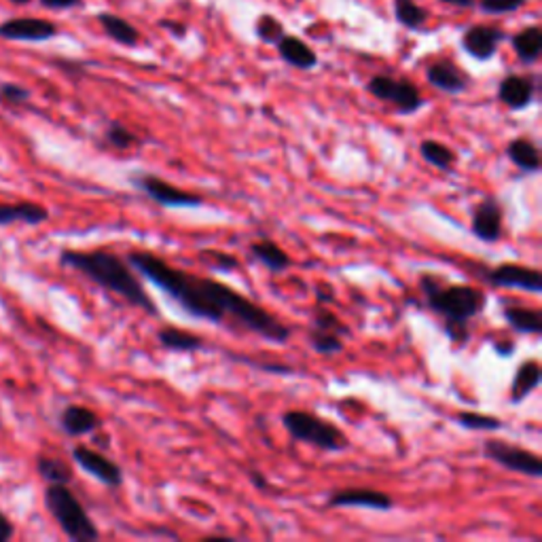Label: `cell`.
<instances>
[{"mask_svg":"<svg viewBox=\"0 0 542 542\" xmlns=\"http://www.w3.org/2000/svg\"><path fill=\"white\" fill-rule=\"evenodd\" d=\"M125 261L138 276L166 293L193 318L210 320L237 333H252L276 345L288 344L293 335V331L276 314L223 282L182 271L150 250H131Z\"/></svg>","mask_w":542,"mask_h":542,"instance_id":"obj_1","label":"cell"},{"mask_svg":"<svg viewBox=\"0 0 542 542\" xmlns=\"http://www.w3.org/2000/svg\"><path fill=\"white\" fill-rule=\"evenodd\" d=\"M81 0H41L43 7L47 9H55V11H62V9H73L77 7Z\"/></svg>","mask_w":542,"mask_h":542,"instance_id":"obj_41","label":"cell"},{"mask_svg":"<svg viewBox=\"0 0 542 542\" xmlns=\"http://www.w3.org/2000/svg\"><path fill=\"white\" fill-rule=\"evenodd\" d=\"M507 39V34L500 28L488 26V24H479V26H470L462 36L464 52L479 62H488L498 53L500 43Z\"/></svg>","mask_w":542,"mask_h":542,"instance_id":"obj_14","label":"cell"},{"mask_svg":"<svg viewBox=\"0 0 542 542\" xmlns=\"http://www.w3.org/2000/svg\"><path fill=\"white\" fill-rule=\"evenodd\" d=\"M542 382V369L538 361H526L519 364L517 373L510 383V402L519 405L521 401H526Z\"/></svg>","mask_w":542,"mask_h":542,"instance_id":"obj_22","label":"cell"},{"mask_svg":"<svg viewBox=\"0 0 542 542\" xmlns=\"http://www.w3.org/2000/svg\"><path fill=\"white\" fill-rule=\"evenodd\" d=\"M445 5H453V7H462V9H470L475 7V0H440Z\"/></svg>","mask_w":542,"mask_h":542,"instance_id":"obj_43","label":"cell"},{"mask_svg":"<svg viewBox=\"0 0 542 542\" xmlns=\"http://www.w3.org/2000/svg\"><path fill=\"white\" fill-rule=\"evenodd\" d=\"M199 258L210 265L214 271H225V274H229L233 269H239V258L223 250H201Z\"/></svg>","mask_w":542,"mask_h":542,"instance_id":"obj_35","label":"cell"},{"mask_svg":"<svg viewBox=\"0 0 542 542\" xmlns=\"http://www.w3.org/2000/svg\"><path fill=\"white\" fill-rule=\"evenodd\" d=\"M104 142L109 149L115 150H130L140 144V136L136 131H131L130 128H125L123 123L112 121L109 123V128L104 131Z\"/></svg>","mask_w":542,"mask_h":542,"instance_id":"obj_32","label":"cell"},{"mask_svg":"<svg viewBox=\"0 0 542 542\" xmlns=\"http://www.w3.org/2000/svg\"><path fill=\"white\" fill-rule=\"evenodd\" d=\"M49 220V210L36 201H17V204H3L0 201V227L24 223L39 227Z\"/></svg>","mask_w":542,"mask_h":542,"instance_id":"obj_18","label":"cell"},{"mask_svg":"<svg viewBox=\"0 0 542 542\" xmlns=\"http://www.w3.org/2000/svg\"><path fill=\"white\" fill-rule=\"evenodd\" d=\"M282 426L295 440L316 447V450L339 453L350 447L348 434L342 428L331 424L329 420L318 418L316 413L291 409V411L282 413Z\"/></svg>","mask_w":542,"mask_h":542,"instance_id":"obj_5","label":"cell"},{"mask_svg":"<svg viewBox=\"0 0 542 542\" xmlns=\"http://www.w3.org/2000/svg\"><path fill=\"white\" fill-rule=\"evenodd\" d=\"M45 507L66 538L73 542H93L100 538V529L87 513L74 491L64 483H47Z\"/></svg>","mask_w":542,"mask_h":542,"instance_id":"obj_4","label":"cell"},{"mask_svg":"<svg viewBox=\"0 0 542 542\" xmlns=\"http://www.w3.org/2000/svg\"><path fill=\"white\" fill-rule=\"evenodd\" d=\"M36 472L43 481L47 483H64L68 485L74 479V472L71 464H66L64 460L53 458V456H41L36 458Z\"/></svg>","mask_w":542,"mask_h":542,"instance_id":"obj_28","label":"cell"},{"mask_svg":"<svg viewBox=\"0 0 542 542\" xmlns=\"http://www.w3.org/2000/svg\"><path fill=\"white\" fill-rule=\"evenodd\" d=\"M470 231L479 242L494 244L502 237L504 231V210L496 198H485L472 210Z\"/></svg>","mask_w":542,"mask_h":542,"instance_id":"obj_12","label":"cell"},{"mask_svg":"<svg viewBox=\"0 0 542 542\" xmlns=\"http://www.w3.org/2000/svg\"><path fill=\"white\" fill-rule=\"evenodd\" d=\"M62 267L79 271L93 285H98L104 291H109L117 297H121L125 304L138 307L149 316H160V307L144 288L142 280L138 278L136 271L130 267V263L111 250H74L64 248L60 252Z\"/></svg>","mask_w":542,"mask_h":542,"instance_id":"obj_2","label":"cell"},{"mask_svg":"<svg viewBox=\"0 0 542 542\" xmlns=\"http://www.w3.org/2000/svg\"><path fill=\"white\" fill-rule=\"evenodd\" d=\"M507 157L526 174H536L540 169V150L527 136L513 138L507 147Z\"/></svg>","mask_w":542,"mask_h":542,"instance_id":"obj_24","label":"cell"},{"mask_svg":"<svg viewBox=\"0 0 542 542\" xmlns=\"http://www.w3.org/2000/svg\"><path fill=\"white\" fill-rule=\"evenodd\" d=\"M248 475H250V483L255 485L256 489H261V491L269 489V481H267V479L263 477V472H258V470H250Z\"/></svg>","mask_w":542,"mask_h":542,"instance_id":"obj_42","label":"cell"},{"mask_svg":"<svg viewBox=\"0 0 542 542\" xmlns=\"http://www.w3.org/2000/svg\"><path fill=\"white\" fill-rule=\"evenodd\" d=\"M310 326H316V329H324V331H331V333H337V335H342L344 339L352 335V329L348 324L344 323L342 318L337 316L335 312L329 310L324 304H316L312 312V323Z\"/></svg>","mask_w":542,"mask_h":542,"instance_id":"obj_30","label":"cell"},{"mask_svg":"<svg viewBox=\"0 0 542 542\" xmlns=\"http://www.w3.org/2000/svg\"><path fill=\"white\" fill-rule=\"evenodd\" d=\"M100 426H102L100 415L85 405H68L60 413V428L68 437H85V434L96 432Z\"/></svg>","mask_w":542,"mask_h":542,"instance_id":"obj_17","label":"cell"},{"mask_svg":"<svg viewBox=\"0 0 542 542\" xmlns=\"http://www.w3.org/2000/svg\"><path fill=\"white\" fill-rule=\"evenodd\" d=\"M527 0H479V7L485 14L491 15H504V14H515L519 11Z\"/></svg>","mask_w":542,"mask_h":542,"instance_id":"obj_37","label":"cell"},{"mask_svg":"<svg viewBox=\"0 0 542 542\" xmlns=\"http://www.w3.org/2000/svg\"><path fill=\"white\" fill-rule=\"evenodd\" d=\"M420 291L426 307L443 320V331L453 344L466 345L470 339V320L488 307V295L470 285H450L443 276L421 274Z\"/></svg>","mask_w":542,"mask_h":542,"instance_id":"obj_3","label":"cell"},{"mask_svg":"<svg viewBox=\"0 0 542 542\" xmlns=\"http://www.w3.org/2000/svg\"><path fill=\"white\" fill-rule=\"evenodd\" d=\"M498 98L510 111L527 109L536 98V81L527 74H507L498 85Z\"/></svg>","mask_w":542,"mask_h":542,"instance_id":"obj_15","label":"cell"},{"mask_svg":"<svg viewBox=\"0 0 542 542\" xmlns=\"http://www.w3.org/2000/svg\"><path fill=\"white\" fill-rule=\"evenodd\" d=\"M367 92L382 102L392 104L399 115H413L424 106V98L418 87L407 79H394L388 74H375L369 79Z\"/></svg>","mask_w":542,"mask_h":542,"instance_id":"obj_6","label":"cell"},{"mask_svg":"<svg viewBox=\"0 0 542 542\" xmlns=\"http://www.w3.org/2000/svg\"><path fill=\"white\" fill-rule=\"evenodd\" d=\"M394 15L407 30H420L428 20V14L415 0H394Z\"/></svg>","mask_w":542,"mask_h":542,"instance_id":"obj_31","label":"cell"},{"mask_svg":"<svg viewBox=\"0 0 542 542\" xmlns=\"http://www.w3.org/2000/svg\"><path fill=\"white\" fill-rule=\"evenodd\" d=\"M11 3H14V5H28L30 0H11Z\"/></svg>","mask_w":542,"mask_h":542,"instance_id":"obj_44","label":"cell"},{"mask_svg":"<svg viewBox=\"0 0 542 542\" xmlns=\"http://www.w3.org/2000/svg\"><path fill=\"white\" fill-rule=\"evenodd\" d=\"M485 280L496 288H517V291H526L534 295L542 291L540 271L517 263L498 265V267L489 269L488 274H485Z\"/></svg>","mask_w":542,"mask_h":542,"instance_id":"obj_11","label":"cell"},{"mask_svg":"<svg viewBox=\"0 0 542 542\" xmlns=\"http://www.w3.org/2000/svg\"><path fill=\"white\" fill-rule=\"evenodd\" d=\"M502 316L510 329L521 335H540L542 333V312L538 307L507 305L502 310Z\"/></svg>","mask_w":542,"mask_h":542,"instance_id":"obj_23","label":"cell"},{"mask_svg":"<svg viewBox=\"0 0 542 542\" xmlns=\"http://www.w3.org/2000/svg\"><path fill=\"white\" fill-rule=\"evenodd\" d=\"M98 22L106 33V36H111L112 41L119 43V45L136 47L138 41H140V33H138L128 20H123V17L112 14H100Z\"/></svg>","mask_w":542,"mask_h":542,"instance_id":"obj_25","label":"cell"},{"mask_svg":"<svg viewBox=\"0 0 542 542\" xmlns=\"http://www.w3.org/2000/svg\"><path fill=\"white\" fill-rule=\"evenodd\" d=\"M307 342H310L314 352H318V354L323 356L342 354L345 348L342 335L324 329H316V326H310V329H307Z\"/></svg>","mask_w":542,"mask_h":542,"instance_id":"obj_29","label":"cell"},{"mask_svg":"<svg viewBox=\"0 0 542 542\" xmlns=\"http://www.w3.org/2000/svg\"><path fill=\"white\" fill-rule=\"evenodd\" d=\"M131 187L138 189L153 199L161 208H199L204 206V198L199 193L185 191V189L172 185V182L160 179V176L142 172L130 176Z\"/></svg>","mask_w":542,"mask_h":542,"instance_id":"obj_7","label":"cell"},{"mask_svg":"<svg viewBox=\"0 0 542 542\" xmlns=\"http://www.w3.org/2000/svg\"><path fill=\"white\" fill-rule=\"evenodd\" d=\"M250 256L263 265L265 269H269L271 274H282L293 265V258L288 256V252L274 242V239H256V242L248 244Z\"/></svg>","mask_w":542,"mask_h":542,"instance_id":"obj_19","label":"cell"},{"mask_svg":"<svg viewBox=\"0 0 542 542\" xmlns=\"http://www.w3.org/2000/svg\"><path fill=\"white\" fill-rule=\"evenodd\" d=\"M71 456L77 466H81L87 475H92L96 481L104 483L106 488H121L123 485V469L111 458H106L102 451L92 450L87 445L73 447Z\"/></svg>","mask_w":542,"mask_h":542,"instance_id":"obj_9","label":"cell"},{"mask_svg":"<svg viewBox=\"0 0 542 542\" xmlns=\"http://www.w3.org/2000/svg\"><path fill=\"white\" fill-rule=\"evenodd\" d=\"M326 507L331 508H369L380 510V513H388L392 510L394 500L386 491L373 489V488H342L333 489Z\"/></svg>","mask_w":542,"mask_h":542,"instance_id":"obj_10","label":"cell"},{"mask_svg":"<svg viewBox=\"0 0 542 542\" xmlns=\"http://www.w3.org/2000/svg\"><path fill=\"white\" fill-rule=\"evenodd\" d=\"M426 79L432 87H437V90L445 92V93H451V96H456V93H464L470 85L469 74H466L462 68H458L450 60H439V62H434V64L428 66Z\"/></svg>","mask_w":542,"mask_h":542,"instance_id":"obj_16","label":"cell"},{"mask_svg":"<svg viewBox=\"0 0 542 542\" xmlns=\"http://www.w3.org/2000/svg\"><path fill=\"white\" fill-rule=\"evenodd\" d=\"M58 36V26L43 17H14L0 24V39L22 43H45Z\"/></svg>","mask_w":542,"mask_h":542,"instance_id":"obj_13","label":"cell"},{"mask_svg":"<svg viewBox=\"0 0 542 542\" xmlns=\"http://www.w3.org/2000/svg\"><path fill=\"white\" fill-rule=\"evenodd\" d=\"M513 49L523 64H534L542 53V28L529 26L513 36Z\"/></svg>","mask_w":542,"mask_h":542,"instance_id":"obj_26","label":"cell"},{"mask_svg":"<svg viewBox=\"0 0 542 542\" xmlns=\"http://www.w3.org/2000/svg\"><path fill=\"white\" fill-rule=\"evenodd\" d=\"M30 96H33V93L24 85L0 83V104H3L5 109H20V106H26Z\"/></svg>","mask_w":542,"mask_h":542,"instance_id":"obj_34","label":"cell"},{"mask_svg":"<svg viewBox=\"0 0 542 542\" xmlns=\"http://www.w3.org/2000/svg\"><path fill=\"white\" fill-rule=\"evenodd\" d=\"M420 155H421V160H424L426 163H431L432 168L440 169V172H451V168L456 166V161H458L456 150L439 140H431V138L420 144Z\"/></svg>","mask_w":542,"mask_h":542,"instance_id":"obj_27","label":"cell"},{"mask_svg":"<svg viewBox=\"0 0 542 542\" xmlns=\"http://www.w3.org/2000/svg\"><path fill=\"white\" fill-rule=\"evenodd\" d=\"M157 344L168 352H180V354H193L206 348V342L191 331L179 329V326H161L157 331Z\"/></svg>","mask_w":542,"mask_h":542,"instance_id":"obj_21","label":"cell"},{"mask_svg":"<svg viewBox=\"0 0 542 542\" xmlns=\"http://www.w3.org/2000/svg\"><path fill=\"white\" fill-rule=\"evenodd\" d=\"M256 36L263 43H267V45H276V43L285 36V28H282V24L276 20V17L263 15L261 20L256 22Z\"/></svg>","mask_w":542,"mask_h":542,"instance_id":"obj_36","label":"cell"},{"mask_svg":"<svg viewBox=\"0 0 542 542\" xmlns=\"http://www.w3.org/2000/svg\"><path fill=\"white\" fill-rule=\"evenodd\" d=\"M160 28H163V30H166V33L172 34L174 39H185V36H187V26H185V24H180V22L161 20L160 22Z\"/></svg>","mask_w":542,"mask_h":542,"instance_id":"obj_39","label":"cell"},{"mask_svg":"<svg viewBox=\"0 0 542 542\" xmlns=\"http://www.w3.org/2000/svg\"><path fill=\"white\" fill-rule=\"evenodd\" d=\"M483 456L496 462L502 469L519 472V475H526L529 479H540L542 477V460L538 453L523 450V447L510 445L507 440L500 439H489L483 443Z\"/></svg>","mask_w":542,"mask_h":542,"instance_id":"obj_8","label":"cell"},{"mask_svg":"<svg viewBox=\"0 0 542 542\" xmlns=\"http://www.w3.org/2000/svg\"><path fill=\"white\" fill-rule=\"evenodd\" d=\"M15 538V523L0 510V542H9Z\"/></svg>","mask_w":542,"mask_h":542,"instance_id":"obj_38","label":"cell"},{"mask_svg":"<svg viewBox=\"0 0 542 542\" xmlns=\"http://www.w3.org/2000/svg\"><path fill=\"white\" fill-rule=\"evenodd\" d=\"M515 339H498V342H494V352L498 356L507 358L515 352Z\"/></svg>","mask_w":542,"mask_h":542,"instance_id":"obj_40","label":"cell"},{"mask_svg":"<svg viewBox=\"0 0 542 542\" xmlns=\"http://www.w3.org/2000/svg\"><path fill=\"white\" fill-rule=\"evenodd\" d=\"M278 47L280 58L286 62L288 66L299 68V71H312V68L318 66V55L310 45H305L304 41L297 39V36L285 34L282 39L276 43Z\"/></svg>","mask_w":542,"mask_h":542,"instance_id":"obj_20","label":"cell"},{"mask_svg":"<svg viewBox=\"0 0 542 542\" xmlns=\"http://www.w3.org/2000/svg\"><path fill=\"white\" fill-rule=\"evenodd\" d=\"M456 421L460 428H464V431H475V432H494V431H500L504 426L502 420L496 418V415H485L477 411H460L456 415Z\"/></svg>","mask_w":542,"mask_h":542,"instance_id":"obj_33","label":"cell"}]
</instances>
